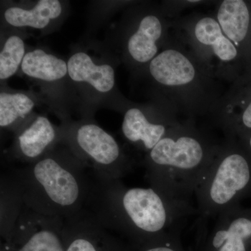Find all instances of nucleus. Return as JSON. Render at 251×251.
Listing matches in <instances>:
<instances>
[{
    "mask_svg": "<svg viewBox=\"0 0 251 251\" xmlns=\"http://www.w3.org/2000/svg\"><path fill=\"white\" fill-rule=\"evenodd\" d=\"M87 169L70 149L60 143L39 161L16 168L6 176L25 206L64 220L87 205L94 184Z\"/></svg>",
    "mask_w": 251,
    "mask_h": 251,
    "instance_id": "obj_1",
    "label": "nucleus"
},
{
    "mask_svg": "<svg viewBox=\"0 0 251 251\" xmlns=\"http://www.w3.org/2000/svg\"><path fill=\"white\" fill-rule=\"evenodd\" d=\"M86 209L133 251L171 237L166 199L153 188H127L120 180L94 179Z\"/></svg>",
    "mask_w": 251,
    "mask_h": 251,
    "instance_id": "obj_2",
    "label": "nucleus"
},
{
    "mask_svg": "<svg viewBox=\"0 0 251 251\" xmlns=\"http://www.w3.org/2000/svg\"><path fill=\"white\" fill-rule=\"evenodd\" d=\"M120 62L105 41L82 38L71 46L68 70L80 118L94 119L101 108L123 113L129 105L117 88L116 69Z\"/></svg>",
    "mask_w": 251,
    "mask_h": 251,
    "instance_id": "obj_3",
    "label": "nucleus"
},
{
    "mask_svg": "<svg viewBox=\"0 0 251 251\" xmlns=\"http://www.w3.org/2000/svg\"><path fill=\"white\" fill-rule=\"evenodd\" d=\"M61 143L93 173L99 181L120 180L129 169L127 157L116 139L94 119L60 124Z\"/></svg>",
    "mask_w": 251,
    "mask_h": 251,
    "instance_id": "obj_4",
    "label": "nucleus"
},
{
    "mask_svg": "<svg viewBox=\"0 0 251 251\" xmlns=\"http://www.w3.org/2000/svg\"><path fill=\"white\" fill-rule=\"evenodd\" d=\"M39 87L50 111L60 124L72 120L75 100L68 70L67 59L44 46H29L18 72Z\"/></svg>",
    "mask_w": 251,
    "mask_h": 251,
    "instance_id": "obj_5",
    "label": "nucleus"
},
{
    "mask_svg": "<svg viewBox=\"0 0 251 251\" xmlns=\"http://www.w3.org/2000/svg\"><path fill=\"white\" fill-rule=\"evenodd\" d=\"M105 42L122 62L139 72L148 68L158 54L164 26L154 9L138 6L129 10Z\"/></svg>",
    "mask_w": 251,
    "mask_h": 251,
    "instance_id": "obj_6",
    "label": "nucleus"
},
{
    "mask_svg": "<svg viewBox=\"0 0 251 251\" xmlns=\"http://www.w3.org/2000/svg\"><path fill=\"white\" fill-rule=\"evenodd\" d=\"M204 157V148L196 138L181 135L175 139L165 135L147 156L149 176L153 188L158 191L171 175L177 176L199 171Z\"/></svg>",
    "mask_w": 251,
    "mask_h": 251,
    "instance_id": "obj_7",
    "label": "nucleus"
},
{
    "mask_svg": "<svg viewBox=\"0 0 251 251\" xmlns=\"http://www.w3.org/2000/svg\"><path fill=\"white\" fill-rule=\"evenodd\" d=\"M64 219L39 214L23 204L1 251H66Z\"/></svg>",
    "mask_w": 251,
    "mask_h": 251,
    "instance_id": "obj_8",
    "label": "nucleus"
},
{
    "mask_svg": "<svg viewBox=\"0 0 251 251\" xmlns=\"http://www.w3.org/2000/svg\"><path fill=\"white\" fill-rule=\"evenodd\" d=\"M70 11V3L64 0L1 1L0 27L30 29L41 36L59 30Z\"/></svg>",
    "mask_w": 251,
    "mask_h": 251,
    "instance_id": "obj_9",
    "label": "nucleus"
},
{
    "mask_svg": "<svg viewBox=\"0 0 251 251\" xmlns=\"http://www.w3.org/2000/svg\"><path fill=\"white\" fill-rule=\"evenodd\" d=\"M250 179V168L244 156L236 153L226 155L203 176L204 204L209 211L227 210Z\"/></svg>",
    "mask_w": 251,
    "mask_h": 251,
    "instance_id": "obj_10",
    "label": "nucleus"
},
{
    "mask_svg": "<svg viewBox=\"0 0 251 251\" xmlns=\"http://www.w3.org/2000/svg\"><path fill=\"white\" fill-rule=\"evenodd\" d=\"M7 156L23 165L39 161L60 144V126L54 125L44 114L34 112L14 133Z\"/></svg>",
    "mask_w": 251,
    "mask_h": 251,
    "instance_id": "obj_11",
    "label": "nucleus"
},
{
    "mask_svg": "<svg viewBox=\"0 0 251 251\" xmlns=\"http://www.w3.org/2000/svg\"><path fill=\"white\" fill-rule=\"evenodd\" d=\"M62 234L66 251H134L86 208L64 220Z\"/></svg>",
    "mask_w": 251,
    "mask_h": 251,
    "instance_id": "obj_12",
    "label": "nucleus"
},
{
    "mask_svg": "<svg viewBox=\"0 0 251 251\" xmlns=\"http://www.w3.org/2000/svg\"><path fill=\"white\" fill-rule=\"evenodd\" d=\"M44 103L39 92L16 90L1 83L0 126L14 133L34 113V109Z\"/></svg>",
    "mask_w": 251,
    "mask_h": 251,
    "instance_id": "obj_13",
    "label": "nucleus"
},
{
    "mask_svg": "<svg viewBox=\"0 0 251 251\" xmlns=\"http://www.w3.org/2000/svg\"><path fill=\"white\" fill-rule=\"evenodd\" d=\"M149 75L162 87H181L191 83L196 76L194 64L182 52L166 49L149 64Z\"/></svg>",
    "mask_w": 251,
    "mask_h": 251,
    "instance_id": "obj_14",
    "label": "nucleus"
},
{
    "mask_svg": "<svg viewBox=\"0 0 251 251\" xmlns=\"http://www.w3.org/2000/svg\"><path fill=\"white\" fill-rule=\"evenodd\" d=\"M123 114L122 134L133 145L150 151L166 135L165 125L156 122L145 107L129 103Z\"/></svg>",
    "mask_w": 251,
    "mask_h": 251,
    "instance_id": "obj_15",
    "label": "nucleus"
},
{
    "mask_svg": "<svg viewBox=\"0 0 251 251\" xmlns=\"http://www.w3.org/2000/svg\"><path fill=\"white\" fill-rule=\"evenodd\" d=\"M251 238V220L229 219L226 214L200 245L198 251H247L246 242Z\"/></svg>",
    "mask_w": 251,
    "mask_h": 251,
    "instance_id": "obj_16",
    "label": "nucleus"
},
{
    "mask_svg": "<svg viewBox=\"0 0 251 251\" xmlns=\"http://www.w3.org/2000/svg\"><path fill=\"white\" fill-rule=\"evenodd\" d=\"M31 34L27 29L0 27V80L1 83L21 70L29 46L26 41Z\"/></svg>",
    "mask_w": 251,
    "mask_h": 251,
    "instance_id": "obj_17",
    "label": "nucleus"
},
{
    "mask_svg": "<svg viewBox=\"0 0 251 251\" xmlns=\"http://www.w3.org/2000/svg\"><path fill=\"white\" fill-rule=\"evenodd\" d=\"M194 35L200 44L210 49L222 62H230L237 57V48L225 35L217 20L211 17L200 19L195 25Z\"/></svg>",
    "mask_w": 251,
    "mask_h": 251,
    "instance_id": "obj_18",
    "label": "nucleus"
},
{
    "mask_svg": "<svg viewBox=\"0 0 251 251\" xmlns=\"http://www.w3.org/2000/svg\"><path fill=\"white\" fill-rule=\"evenodd\" d=\"M217 21L225 35L238 45L245 39L249 30L250 15L245 1L225 0L220 5Z\"/></svg>",
    "mask_w": 251,
    "mask_h": 251,
    "instance_id": "obj_19",
    "label": "nucleus"
},
{
    "mask_svg": "<svg viewBox=\"0 0 251 251\" xmlns=\"http://www.w3.org/2000/svg\"><path fill=\"white\" fill-rule=\"evenodd\" d=\"M23 206L17 190L6 176L1 181V237H8Z\"/></svg>",
    "mask_w": 251,
    "mask_h": 251,
    "instance_id": "obj_20",
    "label": "nucleus"
},
{
    "mask_svg": "<svg viewBox=\"0 0 251 251\" xmlns=\"http://www.w3.org/2000/svg\"><path fill=\"white\" fill-rule=\"evenodd\" d=\"M127 1H91L87 7V23L83 39H93L99 29L110 21V18Z\"/></svg>",
    "mask_w": 251,
    "mask_h": 251,
    "instance_id": "obj_21",
    "label": "nucleus"
},
{
    "mask_svg": "<svg viewBox=\"0 0 251 251\" xmlns=\"http://www.w3.org/2000/svg\"><path fill=\"white\" fill-rule=\"evenodd\" d=\"M134 251H185L175 238L162 239L147 244Z\"/></svg>",
    "mask_w": 251,
    "mask_h": 251,
    "instance_id": "obj_22",
    "label": "nucleus"
},
{
    "mask_svg": "<svg viewBox=\"0 0 251 251\" xmlns=\"http://www.w3.org/2000/svg\"><path fill=\"white\" fill-rule=\"evenodd\" d=\"M242 122L245 126L251 128V101L243 113Z\"/></svg>",
    "mask_w": 251,
    "mask_h": 251,
    "instance_id": "obj_23",
    "label": "nucleus"
},
{
    "mask_svg": "<svg viewBox=\"0 0 251 251\" xmlns=\"http://www.w3.org/2000/svg\"><path fill=\"white\" fill-rule=\"evenodd\" d=\"M250 146H251V139H250Z\"/></svg>",
    "mask_w": 251,
    "mask_h": 251,
    "instance_id": "obj_24",
    "label": "nucleus"
}]
</instances>
